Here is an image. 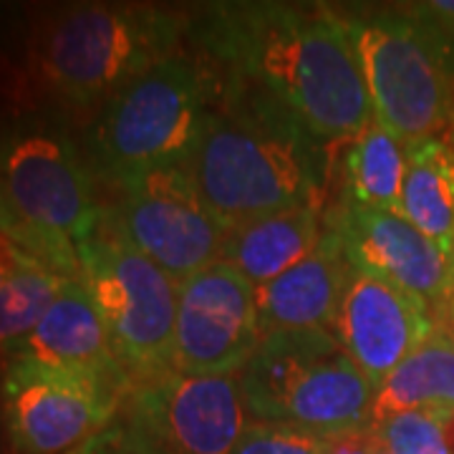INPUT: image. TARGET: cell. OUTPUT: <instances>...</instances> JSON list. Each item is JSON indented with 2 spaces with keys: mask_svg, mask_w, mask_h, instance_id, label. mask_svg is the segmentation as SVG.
<instances>
[{
  "mask_svg": "<svg viewBox=\"0 0 454 454\" xmlns=\"http://www.w3.org/2000/svg\"><path fill=\"white\" fill-rule=\"evenodd\" d=\"M379 121L404 146L452 131L454 79L414 18L402 11H339Z\"/></svg>",
  "mask_w": 454,
  "mask_h": 454,
  "instance_id": "cell-7",
  "label": "cell"
},
{
  "mask_svg": "<svg viewBox=\"0 0 454 454\" xmlns=\"http://www.w3.org/2000/svg\"><path fill=\"white\" fill-rule=\"evenodd\" d=\"M16 356L114 379H129L116 358L106 325L79 278L66 280L41 324L33 328L31 336L20 343L11 358Z\"/></svg>",
  "mask_w": 454,
  "mask_h": 454,
  "instance_id": "cell-16",
  "label": "cell"
},
{
  "mask_svg": "<svg viewBox=\"0 0 454 454\" xmlns=\"http://www.w3.org/2000/svg\"><path fill=\"white\" fill-rule=\"evenodd\" d=\"M210 76L175 53L106 101L91 131L94 157L116 182L192 164L207 121Z\"/></svg>",
  "mask_w": 454,
  "mask_h": 454,
  "instance_id": "cell-6",
  "label": "cell"
},
{
  "mask_svg": "<svg viewBox=\"0 0 454 454\" xmlns=\"http://www.w3.org/2000/svg\"><path fill=\"white\" fill-rule=\"evenodd\" d=\"M402 215L454 255V145L447 137L406 146Z\"/></svg>",
  "mask_w": 454,
  "mask_h": 454,
  "instance_id": "cell-19",
  "label": "cell"
},
{
  "mask_svg": "<svg viewBox=\"0 0 454 454\" xmlns=\"http://www.w3.org/2000/svg\"><path fill=\"white\" fill-rule=\"evenodd\" d=\"M114 232L160 265L177 286L220 260L225 227L197 187L192 164L119 182Z\"/></svg>",
  "mask_w": 454,
  "mask_h": 454,
  "instance_id": "cell-11",
  "label": "cell"
},
{
  "mask_svg": "<svg viewBox=\"0 0 454 454\" xmlns=\"http://www.w3.org/2000/svg\"><path fill=\"white\" fill-rule=\"evenodd\" d=\"M318 444H321V454H372V427L318 434Z\"/></svg>",
  "mask_w": 454,
  "mask_h": 454,
  "instance_id": "cell-24",
  "label": "cell"
},
{
  "mask_svg": "<svg viewBox=\"0 0 454 454\" xmlns=\"http://www.w3.org/2000/svg\"><path fill=\"white\" fill-rule=\"evenodd\" d=\"M94 184L74 146L56 134H23L0 160V230L28 255L79 278L76 247L98 232Z\"/></svg>",
  "mask_w": 454,
  "mask_h": 454,
  "instance_id": "cell-5",
  "label": "cell"
},
{
  "mask_svg": "<svg viewBox=\"0 0 454 454\" xmlns=\"http://www.w3.org/2000/svg\"><path fill=\"white\" fill-rule=\"evenodd\" d=\"M404 175L406 146L379 121H372L351 139L346 152V195L366 207L402 212Z\"/></svg>",
  "mask_w": 454,
  "mask_h": 454,
  "instance_id": "cell-20",
  "label": "cell"
},
{
  "mask_svg": "<svg viewBox=\"0 0 454 454\" xmlns=\"http://www.w3.org/2000/svg\"><path fill=\"white\" fill-rule=\"evenodd\" d=\"M247 417L313 434L369 427L373 387L333 331L262 336L238 373Z\"/></svg>",
  "mask_w": 454,
  "mask_h": 454,
  "instance_id": "cell-4",
  "label": "cell"
},
{
  "mask_svg": "<svg viewBox=\"0 0 454 454\" xmlns=\"http://www.w3.org/2000/svg\"><path fill=\"white\" fill-rule=\"evenodd\" d=\"M372 434H373V432H372ZM372 454H394V452H391V450H387V447H384V444H381V442H379V439L373 437Z\"/></svg>",
  "mask_w": 454,
  "mask_h": 454,
  "instance_id": "cell-28",
  "label": "cell"
},
{
  "mask_svg": "<svg viewBox=\"0 0 454 454\" xmlns=\"http://www.w3.org/2000/svg\"><path fill=\"white\" fill-rule=\"evenodd\" d=\"M444 411H404L372 422L373 437L394 454H450L444 439Z\"/></svg>",
  "mask_w": 454,
  "mask_h": 454,
  "instance_id": "cell-22",
  "label": "cell"
},
{
  "mask_svg": "<svg viewBox=\"0 0 454 454\" xmlns=\"http://www.w3.org/2000/svg\"><path fill=\"white\" fill-rule=\"evenodd\" d=\"M325 230L321 205L293 207L227 230L220 260L258 288L309 258L324 240Z\"/></svg>",
  "mask_w": 454,
  "mask_h": 454,
  "instance_id": "cell-17",
  "label": "cell"
},
{
  "mask_svg": "<svg viewBox=\"0 0 454 454\" xmlns=\"http://www.w3.org/2000/svg\"><path fill=\"white\" fill-rule=\"evenodd\" d=\"M351 270L339 235L328 227L309 258L255 288L262 336L280 331H333Z\"/></svg>",
  "mask_w": 454,
  "mask_h": 454,
  "instance_id": "cell-15",
  "label": "cell"
},
{
  "mask_svg": "<svg viewBox=\"0 0 454 454\" xmlns=\"http://www.w3.org/2000/svg\"><path fill=\"white\" fill-rule=\"evenodd\" d=\"M442 424H444V439H447L450 454H454V409L442 414Z\"/></svg>",
  "mask_w": 454,
  "mask_h": 454,
  "instance_id": "cell-26",
  "label": "cell"
},
{
  "mask_svg": "<svg viewBox=\"0 0 454 454\" xmlns=\"http://www.w3.org/2000/svg\"><path fill=\"white\" fill-rule=\"evenodd\" d=\"M129 379L8 358L3 373L5 427L20 454H66L112 419Z\"/></svg>",
  "mask_w": 454,
  "mask_h": 454,
  "instance_id": "cell-10",
  "label": "cell"
},
{
  "mask_svg": "<svg viewBox=\"0 0 454 454\" xmlns=\"http://www.w3.org/2000/svg\"><path fill=\"white\" fill-rule=\"evenodd\" d=\"M419 409H454V336L442 325H437L373 391L372 422Z\"/></svg>",
  "mask_w": 454,
  "mask_h": 454,
  "instance_id": "cell-18",
  "label": "cell"
},
{
  "mask_svg": "<svg viewBox=\"0 0 454 454\" xmlns=\"http://www.w3.org/2000/svg\"><path fill=\"white\" fill-rule=\"evenodd\" d=\"M452 145H454V119H452Z\"/></svg>",
  "mask_w": 454,
  "mask_h": 454,
  "instance_id": "cell-29",
  "label": "cell"
},
{
  "mask_svg": "<svg viewBox=\"0 0 454 454\" xmlns=\"http://www.w3.org/2000/svg\"><path fill=\"white\" fill-rule=\"evenodd\" d=\"M232 454H321L318 434L286 424L250 422Z\"/></svg>",
  "mask_w": 454,
  "mask_h": 454,
  "instance_id": "cell-23",
  "label": "cell"
},
{
  "mask_svg": "<svg viewBox=\"0 0 454 454\" xmlns=\"http://www.w3.org/2000/svg\"><path fill=\"white\" fill-rule=\"evenodd\" d=\"M442 310H444V325H442V328H447L454 336V293L450 295V301L444 303V309Z\"/></svg>",
  "mask_w": 454,
  "mask_h": 454,
  "instance_id": "cell-27",
  "label": "cell"
},
{
  "mask_svg": "<svg viewBox=\"0 0 454 454\" xmlns=\"http://www.w3.org/2000/svg\"><path fill=\"white\" fill-rule=\"evenodd\" d=\"M212 56L324 142H351L373 121L339 11L293 3H225L202 28Z\"/></svg>",
  "mask_w": 454,
  "mask_h": 454,
  "instance_id": "cell-1",
  "label": "cell"
},
{
  "mask_svg": "<svg viewBox=\"0 0 454 454\" xmlns=\"http://www.w3.org/2000/svg\"><path fill=\"white\" fill-rule=\"evenodd\" d=\"M31 258L33 255H28L13 238H8V235L0 230V288H3L11 278L16 276L18 270H20Z\"/></svg>",
  "mask_w": 454,
  "mask_h": 454,
  "instance_id": "cell-25",
  "label": "cell"
},
{
  "mask_svg": "<svg viewBox=\"0 0 454 454\" xmlns=\"http://www.w3.org/2000/svg\"><path fill=\"white\" fill-rule=\"evenodd\" d=\"M68 280L43 260L31 258L0 288V356H13L41 324Z\"/></svg>",
  "mask_w": 454,
  "mask_h": 454,
  "instance_id": "cell-21",
  "label": "cell"
},
{
  "mask_svg": "<svg viewBox=\"0 0 454 454\" xmlns=\"http://www.w3.org/2000/svg\"><path fill=\"white\" fill-rule=\"evenodd\" d=\"M260 340L255 286L225 260L179 286L175 372L238 376L255 356Z\"/></svg>",
  "mask_w": 454,
  "mask_h": 454,
  "instance_id": "cell-12",
  "label": "cell"
},
{
  "mask_svg": "<svg viewBox=\"0 0 454 454\" xmlns=\"http://www.w3.org/2000/svg\"><path fill=\"white\" fill-rule=\"evenodd\" d=\"M310 134L265 98V109H210L192 157V175L227 230L278 212L321 205Z\"/></svg>",
  "mask_w": 454,
  "mask_h": 454,
  "instance_id": "cell-2",
  "label": "cell"
},
{
  "mask_svg": "<svg viewBox=\"0 0 454 454\" xmlns=\"http://www.w3.org/2000/svg\"><path fill=\"white\" fill-rule=\"evenodd\" d=\"M434 328L437 318L417 295L381 278L351 270L333 333L373 389Z\"/></svg>",
  "mask_w": 454,
  "mask_h": 454,
  "instance_id": "cell-14",
  "label": "cell"
},
{
  "mask_svg": "<svg viewBox=\"0 0 454 454\" xmlns=\"http://www.w3.org/2000/svg\"><path fill=\"white\" fill-rule=\"evenodd\" d=\"M179 33V18L160 8L79 3L43 20L33 61L51 91L89 106L175 56Z\"/></svg>",
  "mask_w": 454,
  "mask_h": 454,
  "instance_id": "cell-3",
  "label": "cell"
},
{
  "mask_svg": "<svg viewBox=\"0 0 454 454\" xmlns=\"http://www.w3.org/2000/svg\"><path fill=\"white\" fill-rule=\"evenodd\" d=\"M238 376L162 373L129 389L124 454H232L247 427Z\"/></svg>",
  "mask_w": 454,
  "mask_h": 454,
  "instance_id": "cell-9",
  "label": "cell"
},
{
  "mask_svg": "<svg viewBox=\"0 0 454 454\" xmlns=\"http://www.w3.org/2000/svg\"><path fill=\"white\" fill-rule=\"evenodd\" d=\"M79 280L124 372L137 381L175 372L179 286L116 232L76 247Z\"/></svg>",
  "mask_w": 454,
  "mask_h": 454,
  "instance_id": "cell-8",
  "label": "cell"
},
{
  "mask_svg": "<svg viewBox=\"0 0 454 454\" xmlns=\"http://www.w3.org/2000/svg\"><path fill=\"white\" fill-rule=\"evenodd\" d=\"M351 268L417 295L429 309H444L454 293V255L424 235L402 212L376 210L343 197L331 217Z\"/></svg>",
  "mask_w": 454,
  "mask_h": 454,
  "instance_id": "cell-13",
  "label": "cell"
}]
</instances>
